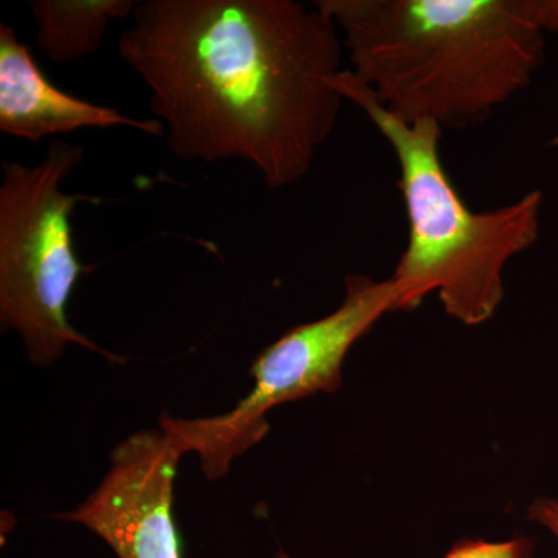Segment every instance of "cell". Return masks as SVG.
I'll list each match as a JSON object with an SVG mask.
<instances>
[{
  "mask_svg": "<svg viewBox=\"0 0 558 558\" xmlns=\"http://www.w3.org/2000/svg\"><path fill=\"white\" fill-rule=\"evenodd\" d=\"M121 60L178 159L255 167L269 189L299 182L339 120L343 40L296 0H145Z\"/></svg>",
  "mask_w": 558,
  "mask_h": 558,
  "instance_id": "cell-1",
  "label": "cell"
},
{
  "mask_svg": "<svg viewBox=\"0 0 558 558\" xmlns=\"http://www.w3.org/2000/svg\"><path fill=\"white\" fill-rule=\"evenodd\" d=\"M351 73L405 123L469 130L526 89L545 61L527 0H317Z\"/></svg>",
  "mask_w": 558,
  "mask_h": 558,
  "instance_id": "cell-2",
  "label": "cell"
},
{
  "mask_svg": "<svg viewBox=\"0 0 558 558\" xmlns=\"http://www.w3.org/2000/svg\"><path fill=\"white\" fill-rule=\"evenodd\" d=\"M336 87L344 101L366 113L399 163L398 185L409 219L407 247L389 277L399 289V311L414 310L429 293H438L449 317L465 326L483 325L505 300L506 267L538 241L542 191L473 211L446 170L438 124L399 120L349 69L341 70Z\"/></svg>",
  "mask_w": 558,
  "mask_h": 558,
  "instance_id": "cell-3",
  "label": "cell"
},
{
  "mask_svg": "<svg viewBox=\"0 0 558 558\" xmlns=\"http://www.w3.org/2000/svg\"><path fill=\"white\" fill-rule=\"evenodd\" d=\"M83 157L81 146L57 140L38 163H2L0 326L21 337L28 359L40 368L60 360L69 344L121 362L69 322L70 296L87 270L73 244V211L80 204L101 202L62 190Z\"/></svg>",
  "mask_w": 558,
  "mask_h": 558,
  "instance_id": "cell-4",
  "label": "cell"
},
{
  "mask_svg": "<svg viewBox=\"0 0 558 558\" xmlns=\"http://www.w3.org/2000/svg\"><path fill=\"white\" fill-rule=\"evenodd\" d=\"M399 289L391 278L351 275L332 314L286 330L253 359L252 391L226 414L213 417H160V429L180 453H196L208 481L229 473L234 459L258 446L269 433V413L279 405L326 392L343 384L351 348L384 315L399 311Z\"/></svg>",
  "mask_w": 558,
  "mask_h": 558,
  "instance_id": "cell-5",
  "label": "cell"
},
{
  "mask_svg": "<svg viewBox=\"0 0 558 558\" xmlns=\"http://www.w3.org/2000/svg\"><path fill=\"white\" fill-rule=\"evenodd\" d=\"M182 457L161 429L134 433L113 449L97 490L58 519L83 524L117 558H183L172 513Z\"/></svg>",
  "mask_w": 558,
  "mask_h": 558,
  "instance_id": "cell-6",
  "label": "cell"
},
{
  "mask_svg": "<svg viewBox=\"0 0 558 558\" xmlns=\"http://www.w3.org/2000/svg\"><path fill=\"white\" fill-rule=\"evenodd\" d=\"M132 128L161 137L163 124L140 120L109 106L95 105L58 89L40 70L31 49L9 24H0V131L38 143L80 130Z\"/></svg>",
  "mask_w": 558,
  "mask_h": 558,
  "instance_id": "cell-7",
  "label": "cell"
},
{
  "mask_svg": "<svg viewBox=\"0 0 558 558\" xmlns=\"http://www.w3.org/2000/svg\"><path fill=\"white\" fill-rule=\"evenodd\" d=\"M135 0H32L36 43L50 61L65 64L101 47L110 22L132 17Z\"/></svg>",
  "mask_w": 558,
  "mask_h": 558,
  "instance_id": "cell-8",
  "label": "cell"
},
{
  "mask_svg": "<svg viewBox=\"0 0 558 558\" xmlns=\"http://www.w3.org/2000/svg\"><path fill=\"white\" fill-rule=\"evenodd\" d=\"M532 543L526 538H513L509 542H484L465 539L458 543L444 558H529Z\"/></svg>",
  "mask_w": 558,
  "mask_h": 558,
  "instance_id": "cell-9",
  "label": "cell"
},
{
  "mask_svg": "<svg viewBox=\"0 0 558 558\" xmlns=\"http://www.w3.org/2000/svg\"><path fill=\"white\" fill-rule=\"evenodd\" d=\"M529 11L543 33L558 35V0H527Z\"/></svg>",
  "mask_w": 558,
  "mask_h": 558,
  "instance_id": "cell-10",
  "label": "cell"
},
{
  "mask_svg": "<svg viewBox=\"0 0 558 558\" xmlns=\"http://www.w3.org/2000/svg\"><path fill=\"white\" fill-rule=\"evenodd\" d=\"M529 519L548 529L558 539V501L557 499L539 498L527 509Z\"/></svg>",
  "mask_w": 558,
  "mask_h": 558,
  "instance_id": "cell-11",
  "label": "cell"
}]
</instances>
